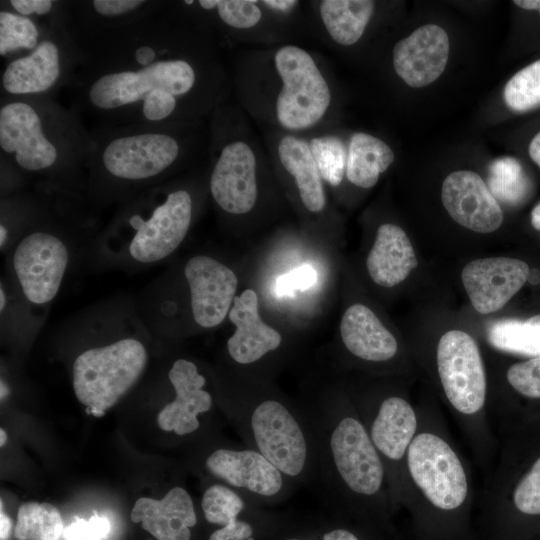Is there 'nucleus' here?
Listing matches in <instances>:
<instances>
[{
  "label": "nucleus",
  "instance_id": "obj_45",
  "mask_svg": "<svg viewBox=\"0 0 540 540\" xmlns=\"http://www.w3.org/2000/svg\"><path fill=\"white\" fill-rule=\"evenodd\" d=\"M395 540H414V539L411 536H402L397 533Z\"/></svg>",
  "mask_w": 540,
  "mask_h": 540
},
{
  "label": "nucleus",
  "instance_id": "obj_35",
  "mask_svg": "<svg viewBox=\"0 0 540 540\" xmlns=\"http://www.w3.org/2000/svg\"><path fill=\"white\" fill-rule=\"evenodd\" d=\"M506 380L521 396L540 399V356L512 364L507 369Z\"/></svg>",
  "mask_w": 540,
  "mask_h": 540
},
{
  "label": "nucleus",
  "instance_id": "obj_26",
  "mask_svg": "<svg viewBox=\"0 0 540 540\" xmlns=\"http://www.w3.org/2000/svg\"><path fill=\"white\" fill-rule=\"evenodd\" d=\"M373 10L370 0H325L320 5L328 33L341 45H352L360 39Z\"/></svg>",
  "mask_w": 540,
  "mask_h": 540
},
{
  "label": "nucleus",
  "instance_id": "obj_15",
  "mask_svg": "<svg viewBox=\"0 0 540 540\" xmlns=\"http://www.w3.org/2000/svg\"><path fill=\"white\" fill-rule=\"evenodd\" d=\"M527 263L508 257L470 261L462 270V282L474 309L489 314L501 309L526 283Z\"/></svg>",
  "mask_w": 540,
  "mask_h": 540
},
{
  "label": "nucleus",
  "instance_id": "obj_31",
  "mask_svg": "<svg viewBox=\"0 0 540 540\" xmlns=\"http://www.w3.org/2000/svg\"><path fill=\"white\" fill-rule=\"evenodd\" d=\"M503 98L515 113L540 108V58L519 69L505 84Z\"/></svg>",
  "mask_w": 540,
  "mask_h": 540
},
{
  "label": "nucleus",
  "instance_id": "obj_38",
  "mask_svg": "<svg viewBox=\"0 0 540 540\" xmlns=\"http://www.w3.org/2000/svg\"><path fill=\"white\" fill-rule=\"evenodd\" d=\"M3 5L23 16L49 17L59 12L65 1L54 0H9Z\"/></svg>",
  "mask_w": 540,
  "mask_h": 540
},
{
  "label": "nucleus",
  "instance_id": "obj_11",
  "mask_svg": "<svg viewBox=\"0 0 540 540\" xmlns=\"http://www.w3.org/2000/svg\"><path fill=\"white\" fill-rule=\"evenodd\" d=\"M203 470L253 502L278 503L298 488L257 450L246 444H219L203 456Z\"/></svg>",
  "mask_w": 540,
  "mask_h": 540
},
{
  "label": "nucleus",
  "instance_id": "obj_10",
  "mask_svg": "<svg viewBox=\"0 0 540 540\" xmlns=\"http://www.w3.org/2000/svg\"><path fill=\"white\" fill-rule=\"evenodd\" d=\"M350 398L383 462L398 511L402 508L405 458L419 425L417 406L398 393Z\"/></svg>",
  "mask_w": 540,
  "mask_h": 540
},
{
  "label": "nucleus",
  "instance_id": "obj_30",
  "mask_svg": "<svg viewBox=\"0 0 540 540\" xmlns=\"http://www.w3.org/2000/svg\"><path fill=\"white\" fill-rule=\"evenodd\" d=\"M64 529L55 506L47 502H26L19 507L14 536L18 540H60Z\"/></svg>",
  "mask_w": 540,
  "mask_h": 540
},
{
  "label": "nucleus",
  "instance_id": "obj_6",
  "mask_svg": "<svg viewBox=\"0 0 540 540\" xmlns=\"http://www.w3.org/2000/svg\"><path fill=\"white\" fill-rule=\"evenodd\" d=\"M194 214L190 191L167 181L120 204L87 248L96 269L138 271L171 256L186 238Z\"/></svg>",
  "mask_w": 540,
  "mask_h": 540
},
{
  "label": "nucleus",
  "instance_id": "obj_5",
  "mask_svg": "<svg viewBox=\"0 0 540 540\" xmlns=\"http://www.w3.org/2000/svg\"><path fill=\"white\" fill-rule=\"evenodd\" d=\"M89 342L72 362V386L87 412L102 416L139 381L148 359L152 333L134 297L99 301L65 321Z\"/></svg>",
  "mask_w": 540,
  "mask_h": 540
},
{
  "label": "nucleus",
  "instance_id": "obj_8",
  "mask_svg": "<svg viewBox=\"0 0 540 540\" xmlns=\"http://www.w3.org/2000/svg\"><path fill=\"white\" fill-rule=\"evenodd\" d=\"M223 404L244 444L265 456L297 487L312 484L314 445L299 404L254 385L234 388Z\"/></svg>",
  "mask_w": 540,
  "mask_h": 540
},
{
  "label": "nucleus",
  "instance_id": "obj_39",
  "mask_svg": "<svg viewBox=\"0 0 540 540\" xmlns=\"http://www.w3.org/2000/svg\"><path fill=\"white\" fill-rule=\"evenodd\" d=\"M526 151L530 160L540 170V128L529 139Z\"/></svg>",
  "mask_w": 540,
  "mask_h": 540
},
{
  "label": "nucleus",
  "instance_id": "obj_32",
  "mask_svg": "<svg viewBox=\"0 0 540 540\" xmlns=\"http://www.w3.org/2000/svg\"><path fill=\"white\" fill-rule=\"evenodd\" d=\"M310 150L321 177L332 186H338L343 179L347 165L344 143L335 136L313 138Z\"/></svg>",
  "mask_w": 540,
  "mask_h": 540
},
{
  "label": "nucleus",
  "instance_id": "obj_40",
  "mask_svg": "<svg viewBox=\"0 0 540 540\" xmlns=\"http://www.w3.org/2000/svg\"><path fill=\"white\" fill-rule=\"evenodd\" d=\"M12 529V522L8 515L1 508L0 512V539L7 540Z\"/></svg>",
  "mask_w": 540,
  "mask_h": 540
},
{
  "label": "nucleus",
  "instance_id": "obj_23",
  "mask_svg": "<svg viewBox=\"0 0 540 540\" xmlns=\"http://www.w3.org/2000/svg\"><path fill=\"white\" fill-rule=\"evenodd\" d=\"M413 246L405 231L394 224L379 226L366 266L371 279L383 287L404 281L417 267Z\"/></svg>",
  "mask_w": 540,
  "mask_h": 540
},
{
  "label": "nucleus",
  "instance_id": "obj_16",
  "mask_svg": "<svg viewBox=\"0 0 540 540\" xmlns=\"http://www.w3.org/2000/svg\"><path fill=\"white\" fill-rule=\"evenodd\" d=\"M255 156L242 141L226 144L218 155L209 179L214 202L229 214L249 212L257 199Z\"/></svg>",
  "mask_w": 540,
  "mask_h": 540
},
{
  "label": "nucleus",
  "instance_id": "obj_24",
  "mask_svg": "<svg viewBox=\"0 0 540 540\" xmlns=\"http://www.w3.org/2000/svg\"><path fill=\"white\" fill-rule=\"evenodd\" d=\"M284 168L295 178L303 205L311 212L321 211L326 203L317 164L309 145L293 136H285L278 145Z\"/></svg>",
  "mask_w": 540,
  "mask_h": 540
},
{
  "label": "nucleus",
  "instance_id": "obj_29",
  "mask_svg": "<svg viewBox=\"0 0 540 540\" xmlns=\"http://www.w3.org/2000/svg\"><path fill=\"white\" fill-rule=\"evenodd\" d=\"M488 340L504 352L540 356V314L525 321H497L489 328Z\"/></svg>",
  "mask_w": 540,
  "mask_h": 540
},
{
  "label": "nucleus",
  "instance_id": "obj_28",
  "mask_svg": "<svg viewBox=\"0 0 540 540\" xmlns=\"http://www.w3.org/2000/svg\"><path fill=\"white\" fill-rule=\"evenodd\" d=\"M63 8L56 14L49 17H34L20 15L1 3V62L32 51L38 45L41 39L45 23L60 13Z\"/></svg>",
  "mask_w": 540,
  "mask_h": 540
},
{
  "label": "nucleus",
  "instance_id": "obj_36",
  "mask_svg": "<svg viewBox=\"0 0 540 540\" xmlns=\"http://www.w3.org/2000/svg\"><path fill=\"white\" fill-rule=\"evenodd\" d=\"M111 529L107 518L92 516L89 520L75 518L65 527L63 537L66 540H103Z\"/></svg>",
  "mask_w": 540,
  "mask_h": 540
},
{
  "label": "nucleus",
  "instance_id": "obj_42",
  "mask_svg": "<svg viewBox=\"0 0 540 540\" xmlns=\"http://www.w3.org/2000/svg\"><path fill=\"white\" fill-rule=\"evenodd\" d=\"M531 225L534 229L540 231V202L532 209L530 214Z\"/></svg>",
  "mask_w": 540,
  "mask_h": 540
},
{
  "label": "nucleus",
  "instance_id": "obj_9",
  "mask_svg": "<svg viewBox=\"0 0 540 540\" xmlns=\"http://www.w3.org/2000/svg\"><path fill=\"white\" fill-rule=\"evenodd\" d=\"M80 58V49L67 24L66 1L64 9L45 23L32 51L2 62L1 96L55 98L70 85Z\"/></svg>",
  "mask_w": 540,
  "mask_h": 540
},
{
  "label": "nucleus",
  "instance_id": "obj_17",
  "mask_svg": "<svg viewBox=\"0 0 540 540\" xmlns=\"http://www.w3.org/2000/svg\"><path fill=\"white\" fill-rule=\"evenodd\" d=\"M441 200L452 219L472 231L490 233L503 222L498 201L475 172L460 170L450 173L443 181Z\"/></svg>",
  "mask_w": 540,
  "mask_h": 540
},
{
  "label": "nucleus",
  "instance_id": "obj_18",
  "mask_svg": "<svg viewBox=\"0 0 540 540\" xmlns=\"http://www.w3.org/2000/svg\"><path fill=\"white\" fill-rule=\"evenodd\" d=\"M449 57V38L434 24L417 28L393 48V66L410 87L420 88L441 76Z\"/></svg>",
  "mask_w": 540,
  "mask_h": 540
},
{
  "label": "nucleus",
  "instance_id": "obj_41",
  "mask_svg": "<svg viewBox=\"0 0 540 540\" xmlns=\"http://www.w3.org/2000/svg\"><path fill=\"white\" fill-rule=\"evenodd\" d=\"M263 3L273 9L287 11L297 4L293 0H265Z\"/></svg>",
  "mask_w": 540,
  "mask_h": 540
},
{
  "label": "nucleus",
  "instance_id": "obj_13",
  "mask_svg": "<svg viewBox=\"0 0 540 540\" xmlns=\"http://www.w3.org/2000/svg\"><path fill=\"white\" fill-rule=\"evenodd\" d=\"M194 326L212 329L228 316L238 288L235 272L207 254L189 257L179 273Z\"/></svg>",
  "mask_w": 540,
  "mask_h": 540
},
{
  "label": "nucleus",
  "instance_id": "obj_2",
  "mask_svg": "<svg viewBox=\"0 0 540 540\" xmlns=\"http://www.w3.org/2000/svg\"><path fill=\"white\" fill-rule=\"evenodd\" d=\"M299 406L312 435L318 496L347 519L394 532L386 471L350 396L324 388Z\"/></svg>",
  "mask_w": 540,
  "mask_h": 540
},
{
  "label": "nucleus",
  "instance_id": "obj_14",
  "mask_svg": "<svg viewBox=\"0 0 540 540\" xmlns=\"http://www.w3.org/2000/svg\"><path fill=\"white\" fill-rule=\"evenodd\" d=\"M167 377L174 397L157 415L159 428L178 437L197 434L202 428L201 417L214 407V396L206 389V376L194 361L179 357L172 362Z\"/></svg>",
  "mask_w": 540,
  "mask_h": 540
},
{
  "label": "nucleus",
  "instance_id": "obj_21",
  "mask_svg": "<svg viewBox=\"0 0 540 540\" xmlns=\"http://www.w3.org/2000/svg\"><path fill=\"white\" fill-rule=\"evenodd\" d=\"M161 4L147 0L67 1V24L77 43L133 22Z\"/></svg>",
  "mask_w": 540,
  "mask_h": 540
},
{
  "label": "nucleus",
  "instance_id": "obj_43",
  "mask_svg": "<svg viewBox=\"0 0 540 540\" xmlns=\"http://www.w3.org/2000/svg\"><path fill=\"white\" fill-rule=\"evenodd\" d=\"M0 436V445L3 446L7 441V434L3 429L0 430Z\"/></svg>",
  "mask_w": 540,
  "mask_h": 540
},
{
  "label": "nucleus",
  "instance_id": "obj_22",
  "mask_svg": "<svg viewBox=\"0 0 540 540\" xmlns=\"http://www.w3.org/2000/svg\"><path fill=\"white\" fill-rule=\"evenodd\" d=\"M340 335L347 352L365 363H387L399 351L394 335L363 304H353L345 311L340 322Z\"/></svg>",
  "mask_w": 540,
  "mask_h": 540
},
{
  "label": "nucleus",
  "instance_id": "obj_44",
  "mask_svg": "<svg viewBox=\"0 0 540 540\" xmlns=\"http://www.w3.org/2000/svg\"><path fill=\"white\" fill-rule=\"evenodd\" d=\"M283 540H312V539L302 537V536H288V537H285Z\"/></svg>",
  "mask_w": 540,
  "mask_h": 540
},
{
  "label": "nucleus",
  "instance_id": "obj_20",
  "mask_svg": "<svg viewBox=\"0 0 540 540\" xmlns=\"http://www.w3.org/2000/svg\"><path fill=\"white\" fill-rule=\"evenodd\" d=\"M131 520L142 523L144 530L157 540H190L191 528L198 522L190 493L172 487L162 499L139 498L131 511Z\"/></svg>",
  "mask_w": 540,
  "mask_h": 540
},
{
  "label": "nucleus",
  "instance_id": "obj_1",
  "mask_svg": "<svg viewBox=\"0 0 540 540\" xmlns=\"http://www.w3.org/2000/svg\"><path fill=\"white\" fill-rule=\"evenodd\" d=\"M163 8L77 42L69 107L90 130L174 123L197 87V67L177 49L179 35Z\"/></svg>",
  "mask_w": 540,
  "mask_h": 540
},
{
  "label": "nucleus",
  "instance_id": "obj_7",
  "mask_svg": "<svg viewBox=\"0 0 540 540\" xmlns=\"http://www.w3.org/2000/svg\"><path fill=\"white\" fill-rule=\"evenodd\" d=\"M84 198L96 210L162 184L182 158L174 123L90 130Z\"/></svg>",
  "mask_w": 540,
  "mask_h": 540
},
{
  "label": "nucleus",
  "instance_id": "obj_3",
  "mask_svg": "<svg viewBox=\"0 0 540 540\" xmlns=\"http://www.w3.org/2000/svg\"><path fill=\"white\" fill-rule=\"evenodd\" d=\"M90 140L81 117L55 98L1 96V188L10 186L1 196L33 182L84 197Z\"/></svg>",
  "mask_w": 540,
  "mask_h": 540
},
{
  "label": "nucleus",
  "instance_id": "obj_12",
  "mask_svg": "<svg viewBox=\"0 0 540 540\" xmlns=\"http://www.w3.org/2000/svg\"><path fill=\"white\" fill-rule=\"evenodd\" d=\"M275 66L283 81L276 103L277 118L287 129H303L317 123L330 104L328 85L312 57L287 45L275 54Z\"/></svg>",
  "mask_w": 540,
  "mask_h": 540
},
{
  "label": "nucleus",
  "instance_id": "obj_4",
  "mask_svg": "<svg viewBox=\"0 0 540 540\" xmlns=\"http://www.w3.org/2000/svg\"><path fill=\"white\" fill-rule=\"evenodd\" d=\"M419 425L404 465L402 508L414 540H476L472 465L453 439L444 414L417 406Z\"/></svg>",
  "mask_w": 540,
  "mask_h": 540
},
{
  "label": "nucleus",
  "instance_id": "obj_27",
  "mask_svg": "<svg viewBox=\"0 0 540 540\" xmlns=\"http://www.w3.org/2000/svg\"><path fill=\"white\" fill-rule=\"evenodd\" d=\"M487 187L498 202L519 207L528 202L534 181L521 161L512 156L497 158L488 166Z\"/></svg>",
  "mask_w": 540,
  "mask_h": 540
},
{
  "label": "nucleus",
  "instance_id": "obj_19",
  "mask_svg": "<svg viewBox=\"0 0 540 540\" xmlns=\"http://www.w3.org/2000/svg\"><path fill=\"white\" fill-rule=\"evenodd\" d=\"M227 317L235 326L226 342L228 356L235 364L252 366L280 349L283 338L262 321L254 290L246 289L236 296Z\"/></svg>",
  "mask_w": 540,
  "mask_h": 540
},
{
  "label": "nucleus",
  "instance_id": "obj_25",
  "mask_svg": "<svg viewBox=\"0 0 540 540\" xmlns=\"http://www.w3.org/2000/svg\"><path fill=\"white\" fill-rule=\"evenodd\" d=\"M393 161L394 153L385 142L358 132L350 140L346 176L355 186L370 188Z\"/></svg>",
  "mask_w": 540,
  "mask_h": 540
},
{
  "label": "nucleus",
  "instance_id": "obj_34",
  "mask_svg": "<svg viewBox=\"0 0 540 540\" xmlns=\"http://www.w3.org/2000/svg\"><path fill=\"white\" fill-rule=\"evenodd\" d=\"M252 0H199L204 10L216 9L221 21L233 28H250L261 19V11Z\"/></svg>",
  "mask_w": 540,
  "mask_h": 540
},
{
  "label": "nucleus",
  "instance_id": "obj_37",
  "mask_svg": "<svg viewBox=\"0 0 540 540\" xmlns=\"http://www.w3.org/2000/svg\"><path fill=\"white\" fill-rule=\"evenodd\" d=\"M317 282V272L309 264H303L281 275L275 284L278 296H291L295 291L306 290Z\"/></svg>",
  "mask_w": 540,
  "mask_h": 540
},
{
  "label": "nucleus",
  "instance_id": "obj_33",
  "mask_svg": "<svg viewBox=\"0 0 540 540\" xmlns=\"http://www.w3.org/2000/svg\"><path fill=\"white\" fill-rule=\"evenodd\" d=\"M259 504L249 500L243 510L226 525L215 529L208 540H258V522L266 520Z\"/></svg>",
  "mask_w": 540,
  "mask_h": 540
}]
</instances>
